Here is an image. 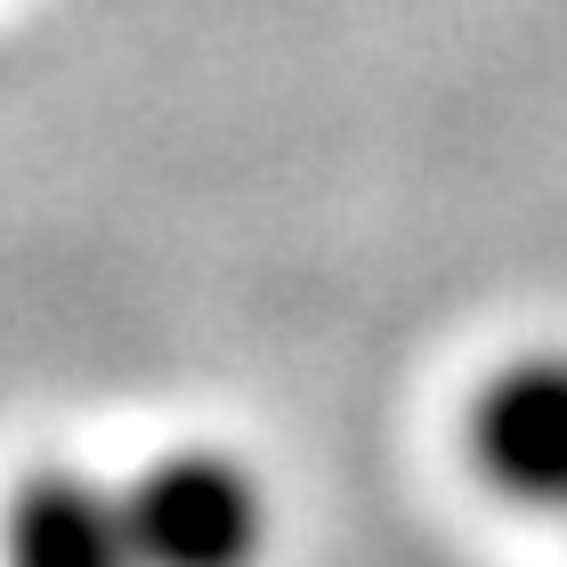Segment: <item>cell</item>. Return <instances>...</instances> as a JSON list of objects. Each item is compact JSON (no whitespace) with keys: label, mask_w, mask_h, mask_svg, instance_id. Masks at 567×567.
<instances>
[{"label":"cell","mask_w":567,"mask_h":567,"mask_svg":"<svg viewBox=\"0 0 567 567\" xmlns=\"http://www.w3.org/2000/svg\"><path fill=\"white\" fill-rule=\"evenodd\" d=\"M114 527L131 567H260L268 559L260 478L212 446L154 454L131 486H114Z\"/></svg>","instance_id":"6da1fadb"},{"label":"cell","mask_w":567,"mask_h":567,"mask_svg":"<svg viewBox=\"0 0 567 567\" xmlns=\"http://www.w3.org/2000/svg\"><path fill=\"white\" fill-rule=\"evenodd\" d=\"M17 567H131L114 495L82 478H33L17 503Z\"/></svg>","instance_id":"3957f363"},{"label":"cell","mask_w":567,"mask_h":567,"mask_svg":"<svg viewBox=\"0 0 567 567\" xmlns=\"http://www.w3.org/2000/svg\"><path fill=\"white\" fill-rule=\"evenodd\" d=\"M471 462L503 503L567 519V349H535L471 398Z\"/></svg>","instance_id":"7a4b0ae2"}]
</instances>
